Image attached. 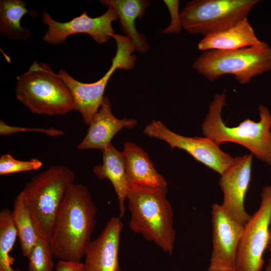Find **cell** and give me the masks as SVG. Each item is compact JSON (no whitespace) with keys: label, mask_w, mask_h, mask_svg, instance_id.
<instances>
[{"label":"cell","mask_w":271,"mask_h":271,"mask_svg":"<svg viewBox=\"0 0 271 271\" xmlns=\"http://www.w3.org/2000/svg\"><path fill=\"white\" fill-rule=\"evenodd\" d=\"M97 211L85 185L73 183L68 187L57 213L49 240L54 258L81 262L91 241Z\"/></svg>","instance_id":"1"},{"label":"cell","mask_w":271,"mask_h":271,"mask_svg":"<svg viewBox=\"0 0 271 271\" xmlns=\"http://www.w3.org/2000/svg\"><path fill=\"white\" fill-rule=\"evenodd\" d=\"M167 192V187L132 185L129 187L127 200L130 229L171 255L176 232L173 209L166 198Z\"/></svg>","instance_id":"2"},{"label":"cell","mask_w":271,"mask_h":271,"mask_svg":"<svg viewBox=\"0 0 271 271\" xmlns=\"http://www.w3.org/2000/svg\"><path fill=\"white\" fill-rule=\"evenodd\" d=\"M225 91L217 93L210 103L202 125V133L217 145L232 142L247 148L256 158L271 165V114L267 107L260 105V119L247 118L236 126H228L222 118L226 104Z\"/></svg>","instance_id":"3"},{"label":"cell","mask_w":271,"mask_h":271,"mask_svg":"<svg viewBox=\"0 0 271 271\" xmlns=\"http://www.w3.org/2000/svg\"><path fill=\"white\" fill-rule=\"evenodd\" d=\"M15 93L17 99L34 114L63 116L76 110L63 81L49 64L36 60L17 77Z\"/></svg>","instance_id":"4"},{"label":"cell","mask_w":271,"mask_h":271,"mask_svg":"<svg viewBox=\"0 0 271 271\" xmlns=\"http://www.w3.org/2000/svg\"><path fill=\"white\" fill-rule=\"evenodd\" d=\"M75 177L68 167L51 165L33 177L20 192L39 237L49 241L62 199Z\"/></svg>","instance_id":"5"},{"label":"cell","mask_w":271,"mask_h":271,"mask_svg":"<svg viewBox=\"0 0 271 271\" xmlns=\"http://www.w3.org/2000/svg\"><path fill=\"white\" fill-rule=\"evenodd\" d=\"M192 67L208 80L234 76L240 84L271 70V47L265 42L233 50L204 51Z\"/></svg>","instance_id":"6"},{"label":"cell","mask_w":271,"mask_h":271,"mask_svg":"<svg viewBox=\"0 0 271 271\" xmlns=\"http://www.w3.org/2000/svg\"><path fill=\"white\" fill-rule=\"evenodd\" d=\"M258 0H192L180 12L182 28L204 36L229 28L247 18Z\"/></svg>","instance_id":"7"},{"label":"cell","mask_w":271,"mask_h":271,"mask_svg":"<svg viewBox=\"0 0 271 271\" xmlns=\"http://www.w3.org/2000/svg\"><path fill=\"white\" fill-rule=\"evenodd\" d=\"M112 38L116 44L115 56L107 72L98 80L93 83H85L73 78L65 70L60 69L58 76L68 88L76 110L81 115L85 124L89 125L92 118L99 110L103 101L104 92L108 82L117 69L130 70L134 68L137 60L136 51L131 40L127 36L114 34Z\"/></svg>","instance_id":"8"},{"label":"cell","mask_w":271,"mask_h":271,"mask_svg":"<svg viewBox=\"0 0 271 271\" xmlns=\"http://www.w3.org/2000/svg\"><path fill=\"white\" fill-rule=\"evenodd\" d=\"M271 219V185L263 187L258 209L244 226L238 249L235 271H261L267 248Z\"/></svg>","instance_id":"9"},{"label":"cell","mask_w":271,"mask_h":271,"mask_svg":"<svg viewBox=\"0 0 271 271\" xmlns=\"http://www.w3.org/2000/svg\"><path fill=\"white\" fill-rule=\"evenodd\" d=\"M143 132L148 137L165 142L172 149L177 148L186 151L195 160L220 175L234 160L211 139L205 137L192 138L178 134L159 120H153L148 124Z\"/></svg>","instance_id":"10"},{"label":"cell","mask_w":271,"mask_h":271,"mask_svg":"<svg viewBox=\"0 0 271 271\" xmlns=\"http://www.w3.org/2000/svg\"><path fill=\"white\" fill-rule=\"evenodd\" d=\"M212 248L208 271H235L243 224L231 216L221 204L211 208Z\"/></svg>","instance_id":"11"},{"label":"cell","mask_w":271,"mask_h":271,"mask_svg":"<svg viewBox=\"0 0 271 271\" xmlns=\"http://www.w3.org/2000/svg\"><path fill=\"white\" fill-rule=\"evenodd\" d=\"M117 20V14L112 7H108L104 13L95 18L90 17L84 11L79 16L65 23L56 21L44 10L42 20L48 26V30L43 40L50 45H57L64 43L69 36L83 33L89 35L97 44H103L115 34L112 23Z\"/></svg>","instance_id":"12"},{"label":"cell","mask_w":271,"mask_h":271,"mask_svg":"<svg viewBox=\"0 0 271 271\" xmlns=\"http://www.w3.org/2000/svg\"><path fill=\"white\" fill-rule=\"evenodd\" d=\"M252 159V154L234 157L220 175L219 181L223 197L221 205L231 216L243 225L250 217L245 209L244 201L251 179Z\"/></svg>","instance_id":"13"},{"label":"cell","mask_w":271,"mask_h":271,"mask_svg":"<svg viewBox=\"0 0 271 271\" xmlns=\"http://www.w3.org/2000/svg\"><path fill=\"white\" fill-rule=\"evenodd\" d=\"M120 218L111 217L96 239L91 240L85 253L84 271H121L119 262Z\"/></svg>","instance_id":"14"},{"label":"cell","mask_w":271,"mask_h":271,"mask_svg":"<svg viewBox=\"0 0 271 271\" xmlns=\"http://www.w3.org/2000/svg\"><path fill=\"white\" fill-rule=\"evenodd\" d=\"M137 123V121L133 118L116 117L112 112L108 97L104 96L99 110L88 125L86 134L78 145L77 149H98L102 152L110 146L114 136L122 128L131 129Z\"/></svg>","instance_id":"15"},{"label":"cell","mask_w":271,"mask_h":271,"mask_svg":"<svg viewBox=\"0 0 271 271\" xmlns=\"http://www.w3.org/2000/svg\"><path fill=\"white\" fill-rule=\"evenodd\" d=\"M129 187H167L165 178L155 169L148 154L133 143L126 142L122 152Z\"/></svg>","instance_id":"16"},{"label":"cell","mask_w":271,"mask_h":271,"mask_svg":"<svg viewBox=\"0 0 271 271\" xmlns=\"http://www.w3.org/2000/svg\"><path fill=\"white\" fill-rule=\"evenodd\" d=\"M102 5L112 7L119 21L121 32L133 43L136 51L145 53L150 49L144 35L139 32L136 26L137 19L142 18L149 6L148 0H101Z\"/></svg>","instance_id":"17"},{"label":"cell","mask_w":271,"mask_h":271,"mask_svg":"<svg viewBox=\"0 0 271 271\" xmlns=\"http://www.w3.org/2000/svg\"><path fill=\"white\" fill-rule=\"evenodd\" d=\"M102 153V164L94 166L92 172L99 179H108L112 184L118 200L119 217L121 218L125 212V201L129 190L122 153L112 144Z\"/></svg>","instance_id":"18"},{"label":"cell","mask_w":271,"mask_h":271,"mask_svg":"<svg viewBox=\"0 0 271 271\" xmlns=\"http://www.w3.org/2000/svg\"><path fill=\"white\" fill-rule=\"evenodd\" d=\"M247 18L225 30L213 33L198 43V48L202 51L210 50H233L261 43Z\"/></svg>","instance_id":"19"},{"label":"cell","mask_w":271,"mask_h":271,"mask_svg":"<svg viewBox=\"0 0 271 271\" xmlns=\"http://www.w3.org/2000/svg\"><path fill=\"white\" fill-rule=\"evenodd\" d=\"M27 7V3L22 0H1V36L11 40L26 41L30 38V30L21 25L22 18L30 13Z\"/></svg>","instance_id":"20"},{"label":"cell","mask_w":271,"mask_h":271,"mask_svg":"<svg viewBox=\"0 0 271 271\" xmlns=\"http://www.w3.org/2000/svg\"><path fill=\"white\" fill-rule=\"evenodd\" d=\"M12 218L19 237L22 253L24 256L28 257L39 237L21 193L14 201Z\"/></svg>","instance_id":"21"},{"label":"cell","mask_w":271,"mask_h":271,"mask_svg":"<svg viewBox=\"0 0 271 271\" xmlns=\"http://www.w3.org/2000/svg\"><path fill=\"white\" fill-rule=\"evenodd\" d=\"M54 257L49 241L39 237L28 256L29 271H53Z\"/></svg>","instance_id":"22"},{"label":"cell","mask_w":271,"mask_h":271,"mask_svg":"<svg viewBox=\"0 0 271 271\" xmlns=\"http://www.w3.org/2000/svg\"><path fill=\"white\" fill-rule=\"evenodd\" d=\"M43 166V163L38 159L21 161L14 158L12 155L6 154L0 157V175L8 174L36 170Z\"/></svg>","instance_id":"23"},{"label":"cell","mask_w":271,"mask_h":271,"mask_svg":"<svg viewBox=\"0 0 271 271\" xmlns=\"http://www.w3.org/2000/svg\"><path fill=\"white\" fill-rule=\"evenodd\" d=\"M33 131L43 133L46 136L50 137H57L64 134L63 130L55 128L53 127L50 128L34 127L30 128L22 126H15L7 124L3 120H0V134L1 136H9L13 134Z\"/></svg>","instance_id":"24"},{"label":"cell","mask_w":271,"mask_h":271,"mask_svg":"<svg viewBox=\"0 0 271 271\" xmlns=\"http://www.w3.org/2000/svg\"><path fill=\"white\" fill-rule=\"evenodd\" d=\"M164 3L168 8L170 16V25L161 32V34H179L182 28L180 12H179V1L178 0H164Z\"/></svg>","instance_id":"25"},{"label":"cell","mask_w":271,"mask_h":271,"mask_svg":"<svg viewBox=\"0 0 271 271\" xmlns=\"http://www.w3.org/2000/svg\"><path fill=\"white\" fill-rule=\"evenodd\" d=\"M55 271H84V264L58 260L55 265Z\"/></svg>","instance_id":"26"},{"label":"cell","mask_w":271,"mask_h":271,"mask_svg":"<svg viewBox=\"0 0 271 271\" xmlns=\"http://www.w3.org/2000/svg\"><path fill=\"white\" fill-rule=\"evenodd\" d=\"M11 261H0V271H21L20 269L14 268Z\"/></svg>","instance_id":"27"},{"label":"cell","mask_w":271,"mask_h":271,"mask_svg":"<svg viewBox=\"0 0 271 271\" xmlns=\"http://www.w3.org/2000/svg\"><path fill=\"white\" fill-rule=\"evenodd\" d=\"M267 249L270 254V258L269 259L271 260V219H270V224H269V240H268V244L267 246Z\"/></svg>","instance_id":"28"},{"label":"cell","mask_w":271,"mask_h":271,"mask_svg":"<svg viewBox=\"0 0 271 271\" xmlns=\"http://www.w3.org/2000/svg\"><path fill=\"white\" fill-rule=\"evenodd\" d=\"M265 271H271V260L270 259L268 260L266 266Z\"/></svg>","instance_id":"29"}]
</instances>
